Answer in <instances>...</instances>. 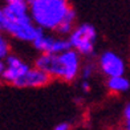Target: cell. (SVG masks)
Here are the masks:
<instances>
[{
  "label": "cell",
  "instance_id": "3957f363",
  "mask_svg": "<svg viewBox=\"0 0 130 130\" xmlns=\"http://www.w3.org/2000/svg\"><path fill=\"white\" fill-rule=\"evenodd\" d=\"M28 4L35 25L44 32H56L72 7L65 0H29Z\"/></svg>",
  "mask_w": 130,
  "mask_h": 130
},
{
  "label": "cell",
  "instance_id": "9a60e30c",
  "mask_svg": "<svg viewBox=\"0 0 130 130\" xmlns=\"http://www.w3.org/2000/svg\"><path fill=\"white\" fill-rule=\"evenodd\" d=\"M70 127H72V125L69 122H60L53 127V130H70Z\"/></svg>",
  "mask_w": 130,
  "mask_h": 130
},
{
  "label": "cell",
  "instance_id": "7c38bea8",
  "mask_svg": "<svg viewBox=\"0 0 130 130\" xmlns=\"http://www.w3.org/2000/svg\"><path fill=\"white\" fill-rule=\"evenodd\" d=\"M11 55V45L8 39L4 36V32H0V60H5Z\"/></svg>",
  "mask_w": 130,
  "mask_h": 130
},
{
  "label": "cell",
  "instance_id": "8992f818",
  "mask_svg": "<svg viewBox=\"0 0 130 130\" xmlns=\"http://www.w3.org/2000/svg\"><path fill=\"white\" fill-rule=\"evenodd\" d=\"M32 45L39 52V55H61V53L72 49L68 39L48 32H43L32 43Z\"/></svg>",
  "mask_w": 130,
  "mask_h": 130
},
{
  "label": "cell",
  "instance_id": "9c48e42d",
  "mask_svg": "<svg viewBox=\"0 0 130 130\" xmlns=\"http://www.w3.org/2000/svg\"><path fill=\"white\" fill-rule=\"evenodd\" d=\"M76 20H77V13H76V9L73 7H70L69 12L67 13V16H65V19L62 20V23L60 24V27H58L56 29V35L60 37H65L68 39L69 35L73 32V29L76 28Z\"/></svg>",
  "mask_w": 130,
  "mask_h": 130
},
{
  "label": "cell",
  "instance_id": "5b68a950",
  "mask_svg": "<svg viewBox=\"0 0 130 130\" xmlns=\"http://www.w3.org/2000/svg\"><path fill=\"white\" fill-rule=\"evenodd\" d=\"M96 62L98 70L104 77H106V80L125 76L126 62L122 56H120L114 51H104L102 53H100Z\"/></svg>",
  "mask_w": 130,
  "mask_h": 130
},
{
  "label": "cell",
  "instance_id": "5bb4252c",
  "mask_svg": "<svg viewBox=\"0 0 130 130\" xmlns=\"http://www.w3.org/2000/svg\"><path fill=\"white\" fill-rule=\"evenodd\" d=\"M80 89L84 92V93H89L92 90V85H90V81H88V80H80Z\"/></svg>",
  "mask_w": 130,
  "mask_h": 130
},
{
  "label": "cell",
  "instance_id": "7a4b0ae2",
  "mask_svg": "<svg viewBox=\"0 0 130 130\" xmlns=\"http://www.w3.org/2000/svg\"><path fill=\"white\" fill-rule=\"evenodd\" d=\"M82 64V57L74 49L61 55H39L33 60V67L48 73L52 80L57 78L65 82L76 81L80 77Z\"/></svg>",
  "mask_w": 130,
  "mask_h": 130
},
{
  "label": "cell",
  "instance_id": "ba28073f",
  "mask_svg": "<svg viewBox=\"0 0 130 130\" xmlns=\"http://www.w3.org/2000/svg\"><path fill=\"white\" fill-rule=\"evenodd\" d=\"M51 81L52 77L48 73H45L44 70H41L36 67H32L24 76H21L15 82L13 86L23 88V89H25V88H43L48 85Z\"/></svg>",
  "mask_w": 130,
  "mask_h": 130
},
{
  "label": "cell",
  "instance_id": "2e32d148",
  "mask_svg": "<svg viewBox=\"0 0 130 130\" xmlns=\"http://www.w3.org/2000/svg\"><path fill=\"white\" fill-rule=\"evenodd\" d=\"M4 24H5V17L3 12V7H0V32H4Z\"/></svg>",
  "mask_w": 130,
  "mask_h": 130
},
{
  "label": "cell",
  "instance_id": "e0dca14e",
  "mask_svg": "<svg viewBox=\"0 0 130 130\" xmlns=\"http://www.w3.org/2000/svg\"><path fill=\"white\" fill-rule=\"evenodd\" d=\"M4 69H5V62L3 60H0V77H2V74L4 72Z\"/></svg>",
  "mask_w": 130,
  "mask_h": 130
},
{
  "label": "cell",
  "instance_id": "6da1fadb",
  "mask_svg": "<svg viewBox=\"0 0 130 130\" xmlns=\"http://www.w3.org/2000/svg\"><path fill=\"white\" fill-rule=\"evenodd\" d=\"M5 17L4 33L21 43H33L44 31L35 25L25 0H8L3 5Z\"/></svg>",
  "mask_w": 130,
  "mask_h": 130
},
{
  "label": "cell",
  "instance_id": "277c9868",
  "mask_svg": "<svg viewBox=\"0 0 130 130\" xmlns=\"http://www.w3.org/2000/svg\"><path fill=\"white\" fill-rule=\"evenodd\" d=\"M97 29L90 23L77 24L73 32L69 35V43L72 49L85 60H93L96 56V43H97Z\"/></svg>",
  "mask_w": 130,
  "mask_h": 130
},
{
  "label": "cell",
  "instance_id": "52a82bcc",
  "mask_svg": "<svg viewBox=\"0 0 130 130\" xmlns=\"http://www.w3.org/2000/svg\"><path fill=\"white\" fill-rule=\"evenodd\" d=\"M4 62H5V69L0 78L11 85H13L21 76H24L32 68L27 61H24L21 57H19L17 55H13V53H11L4 60Z\"/></svg>",
  "mask_w": 130,
  "mask_h": 130
},
{
  "label": "cell",
  "instance_id": "30bf717a",
  "mask_svg": "<svg viewBox=\"0 0 130 130\" xmlns=\"http://www.w3.org/2000/svg\"><path fill=\"white\" fill-rule=\"evenodd\" d=\"M106 89L113 94H122L130 90V80L126 76L113 77L106 80Z\"/></svg>",
  "mask_w": 130,
  "mask_h": 130
},
{
  "label": "cell",
  "instance_id": "4fadbf2b",
  "mask_svg": "<svg viewBox=\"0 0 130 130\" xmlns=\"http://www.w3.org/2000/svg\"><path fill=\"white\" fill-rule=\"evenodd\" d=\"M122 120H123V129H125V130H130V101L126 102V105L123 106Z\"/></svg>",
  "mask_w": 130,
  "mask_h": 130
},
{
  "label": "cell",
  "instance_id": "8fae6325",
  "mask_svg": "<svg viewBox=\"0 0 130 130\" xmlns=\"http://www.w3.org/2000/svg\"><path fill=\"white\" fill-rule=\"evenodd\" d=\"M97 69H98L97 68V62H94L93 60H85L84 64H82V68H81L80 78L90 81V78L96 74Z\"/></svg>",
  "mask_w": 130,
  "mask_h": 130
}]
</instances>
